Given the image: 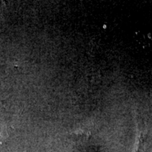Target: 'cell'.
<instances>
[{"label":"cell","instance_id":"cell-1","mask_svg":"<svg viewBox=\"0 0 152 152\" xmlns=\"http://www.w3.org/2000/svg\"><path fill=\"white\" fill-rule=\"evenodd\" d=\"M1 143H2V142H1V141H0V145H1Z\"/></svg>","mask_w":152,"mask_h":152}]
</instances>
